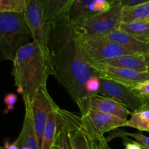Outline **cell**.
Listing matches in <instances>:
<instances>
[{
    "label": "cell",
    "instance_id": "32",
    "mask_svg": "<svg viewBox=\"0 0 149 149\" xmlns=\"http://www.w3.org/2000/svg\"><path fill=\"white\" fill-rule=\"evenodd\" d=\"M144 57H145V61L146 64V67H147V72H149V50L147 51L146 52L143 53Z\"/></svg>",
    "mask_w": 149,
    "mask_h": 149
},
{
    "label": "cell",
    "instance_id": "33",
    "mask_svg": "<svg viewBox=\"0 0 149 149\" xmlns=\"http://www.w3.org/2000/svg\"><path fill=\"white\" fill-rule=\"evenodd\" d=\"M146 20H148V21H149V15L148 16V17L146 18Z\"/></svg>",
    "mask_w": 149,
    "mask_h": 149
},
{
    "label": "cell",
    "instance_id": "26",
    "mask_svg": "<svg viewBox=\"0 0 149 149\" xmlns=\"http://www.w3.org/2000/svg\"><path fill=\"white\" fill-rule=\"evenodd\" d=\"M132 89L142 97H147L149 96V80L138 83L134 87H132Z\"/></svg>",
    "mask_w": 149,
    "mask_h": 149
},
{
    "label": "cell",
    "instance_id": "10",
    "mask_svg": "<svg viewBox=\"0 0 149 149\" xmlns=\"http://www.w3.org/2000/svg\"><path fill=\"white\" fill-rule=\"evenodd\" d=\"M55 104L48 93L47 87L41 89L33 102H31L33 125L40 149L42 148V137L48 114Z\"/></svg>",
    "mask_w": 149,
    "mask_h": 149
},
{
    "label": "cell",
    "instance_id": "30",
    "mask_svg": "<svg viewBox=\"0 0 149 149\" xmlns=\"http://www.w3.org/2000/svg\"><path fill=\"white\" fill-rule=\"evenodd\" d=\"M52 149H63L62 148V145H61V140L60 134L58 133V130H57V134H56V138H55V143H54L53 146H52Z\"/></svg>",
    "mask_w": 149,
    "mask_h": 149
},
{
    "label": "cell",
    "instance_id": "29",
    "mask_svg": "<svg viewBox=\"0 0 149 149\" xmlns=\"http://www.w3.org/2000/svg\"><path fill=\"white\" fill-rule=\"evenodd\" d=\"M119 1L123 7H127V6L138 5V4L148 1L149 0H119Z\"/></svg>",
    "mask_w": 149,
    "mask_h": 149
},
{
    "label": "cell",
    "instance_id": "37",
    "mask_svg": "<svg viewBox=\"0 0 149 149\" xmlns=\"http://www.w3.org/2000/svg\"><path fill=\"white\" fill-rule=\"evenodd\" d=\"M143 148V149H147V148Z\"/></svg>",
    "mask_w": 149,
    "mask_h": 149
},
{
    "label": "cell",
    "instance_id": "13",
    "mask_svg": "<svg viewBox=\"0 0 149 149\" xmlns=\"http://www.w3.org/2000/svg\"><path fill=\"white\" fill-rule=\"evenodd\" d=\"M71 131L74 149H94L91 138L86 131L81 115L61 109Z\"/></svg>",
    "mask_w": 149,
    "mask_h": 149
},
{
    "label": "cell",
    "instance_id": "23",
    "mask_svg": "<svg viewBox=\"0 0 149 149\" xmlns=\"http://www.w3.org/2000/svg\"><path fill=\"white\" fill-rule=\"evenodd\" d=\"M123 136L132 137V138L135 139V141L138 142L143 148L149 149V137L144 135V134H143L142 133H130L124 131V130L116 129V130L115 129V131L111 133V136H109V137H108V139H106V140L109 142V140H112V139L114 138V137H123Z\"/></svg>",
    "mask_w": 149,
    "mask_h": 149
},
{
    "label": "cell",
    "instance_id": "22",
    "mask_svg": "<svg viewBox=\"0 0 149 149\" xmlns=\"http://www.w3.org/2000/svg\"><path fill=\"white\" fill-rule=\"evenodd\" d=\"M27 0H0V13H24Z\"/></svg>",
    "mask_w": 149,
    "mask_h": 149
},
{
    "label": "cell",
    "instance_id": "36",
    "mask_svg": "<svg viewBox=\"0 0 149 149\" xmlns=\"http://www.w3.org/2000/svg\"><path fill=\"white\" fill-rule=\"evenodd\" d=\"M146 131H149V127L146 129Z\"/></svg>",
    "mask_w": 149,
    "mask_h": 149
},
{
    "label": "cell",
    "instance_id": "31",
    "mask_svg": "<svg viewBox=\"0 0 149 149\" xmlns=\"http://www.w3.org/2000/svg\"><path fill=\"white\" fill-rule=\"evenodd\" d=\"M0 149H18L17 148V144H16L15 141L14 142V143H13L12 144H8V143H7V144L5 145L4 146H3V147H0Z\"/></svg>",
    "mask_w": 149,
    "mask_h": 149
},
{
    "label": "cell",
    "instance_id": "21",
    "mask_svg": "<svg viewBox=\"0 0 149 149\" xmlns=\"http://www.w3.org/2000/svg\"><path fill=\"white\" fill-rule=\"evenodd\" d=\"M149 15V1L135 6L123 7L122 22L136 20H146Z\"/></svg>",
    "mask_w": 149,
    "mask_h": 149
},
{
    "label": "cell",
    "instance_id": "18",
    "mask_svg": "<svg viewBox=\"0 0 149 149\" xmlns=\"http://www.w3.org/2000/svg\"><path fill=\"white\" fill-rule=\"evenodd\" d=\"M119 29L127 32L138 40L149 45V21L136 20L122 22Z\"/></svg>",
    "mask_w": 149,
    "mask_h": 149
},
{
    "label": "cell",
    "instance_id": "35",
    "mask_svg": "<svg viewBox=\"0 0 149 149\" xmlns=\"http://www.w3.org/2000/svg\"><path fill=\"white\" fill-rule=\"evenodd\" d=\"M145 100H146V102H148V103H149V99H145Z\"/></svg>",
    "mask_w": 149,
    "mask_h": 149
},
{
    "label": "cell",
    "instance_id": "4",
    "mask_svg": "<svg viewBox=\"0 0 149 149\" xmlns=\"http://www.w3.org/2000/svg\"><path fill=\"white\" fill-rule=\"evenodd\" d=\"M76 40L90 65L135 53L106 37L105 35H79Z\"/></svg>",
    "mask_w": 149,
    "mask_h": 149
},
{
    "label": "cell",
    "instance_id": "28",
    "mask_svg": "<svg viewBox=\"0 0 149 149\" xmlns=\"http://www.w3.org/2000/svg\"><path fill=\"white\" fill-rule=\"evenodd\" d=\"M17 96L14 94V93H8L7 95H6V96L4 97V102H5L6 105L7 107V109L9 110H13L14 108V105L16 103V102H17Z\"/></svg>",
    "mask_w": 149,
    "mask_h": 149
},
{
    "label": "cell",
    "instance_id": "38",
    "mask_svg": "<svg viewBox=\"0 0 149 149\" xmlns=\"http://www.w3.org/2000/svg\"><path fill=\"white\" fill-rule=\"evenodd\" d=\"M0 147H1V146H0Z\"/></svg>",
    "mask_w": 149,
    "mask_h": 149
},
{
    "label": "cell",
    "instance_id": "14",
    "mask_svg": "<svg viewBox=\"0 0 149 149\" xmlns=\"http://www.w3.org/2000/svg\"><path fill=\"white\" fill-rule=\"evenodd\" d=\"M24 101L25 116L21 131L15 143L18 149H40L35 131L31 102Z\"/></svg>",
    "mask_w": 149,
    "mask_h": 149
},
{
    "label": "cell",
    "instance_id": "15",
    "mask_svg": "<svg viewBox=\"0 0 149 149\" xmlns=\"http://www.w3.org/2000/svg\"><path fill=\"white\" fill-rule=\"evenodd\" d=\"M75 0H42L44 13L50 25L67 17Z\"/></svg>",
    "mask_w": 149,
    "mask_h": 149
},
{
    "label": "cell",
    "instance_id": "3",
    "mask_svg": "<svg viewBox=\"0 0 149 149\" xmlns=\"http://www.w3.org/2000/svg\"><path fill=\"white\" fill-rule=\"evenodd\" d=\"M31 37L23 13H0V58L13 61Z\"/></svg>",
    "mask_w": 149,
    "mask_h": 149
},
{
    "label": "cell",
    "instance_id": "27",
    "mask_svg": "<svg viewBox=\"0 0 149 149\" xmlns=\"http://www.w3.org/2000/svg\"><path fill=\"white\" fill-rule=\"evenodd\" d=\"M123 139V143L125 145V149H143L142 146L137 141L131 140L129 137L123 136L122 137Z\"/></svg>",
    "mask_w": 149,
    "mask_h": 149
},
{
    "label": "cell",
    "instance_id": "7",
    "mask_svg": "<svg viewBox=\"0 0 149 149\" xmlns=\"http://www.w3.org/2000/svg\"><path fill=\"white\" fill-rule=\"evenodd\" d=\"M99 94L116 99L131 112L138 110L146 102L143 97L133 90L132 87L105 78H100Z\"/></svg>",
    "mask_w": 149,
    "mask_h": 149
},
{
    "label": "cell",
    "instance_id": "8",
    "mask_svg": "<svg viewBox=\"0 0 149 149\" xmlns=\"http://www.w3.org/2000/svg\"><path fill=\"white\" fill-rule=\"evenodd\" d=\"M81 117L84 128L87 131L100 135H104L105 133L119 127H126L127 121L116 115L92 108H88L81 113Z\"/></svg>",
    "mask_w": 149,
    "mask_h": 149
},
{
    "label": "cell",
    "instance_id": "34",
    "mask_svg": "<svg viewBox=\"0 0 149 149\" xmlns=\"http://www.w3.org/2000/svg\"><path fill=\"white\" fill-rule=\"evenodd\" d=\"M144 99H149V96H147V97H145Z\"/></svg>",
    "mask_w": 149,
    "mask_h": 149
},
{
    "label": "cell",
    "instance_id": "6",
    "mask_svg": "<svg viewBox=\"0 0 149 149\" xmlns=\"http://www.w3.org/2000/svg\"><path fill=\"white\" fill-rule=\"evenodd\" d=\"M23 14L33 41L49 49L52 25L45 18L42 0H27Z\"/></svg>",
    "mask_w": 149,
    "mask_h": 149
},
{
    "label": "cell",
    "instance_id": "5",
    "mask_svg": "<svg viewBox=\"0 0 149 149\" xmlns=\"http://www.w3.org/2000/svg\"><path fill=\"white\" fill-rule=\"evenodd\" d=\"M122 8L123 6L116 0L108 11L71 23L73 28L79 35H106L119 29Z\"/></svg>",
    "mask_w": 149,
    "mask_h": 149
},
{
    "label": "cell",
    "instance_id": "12",
    "mask_svg": "<svg viewBox=\"0 0 149 149\" xmlns=\"http://www.w3.org/2000/svg\"><path fill=\"white\" fill-rule=\"evenodd\" d=\"M116 0H75L68 14L71 23L110 10Z\"/></svg>",
    "mask_w": 149,
    "mask_h": 149
},
{
    "label": "cell",
    "instance_id": "25",
    "mask_svg": "<svg viewBox=\"0 0 149 149\" xmlns=\"http://www.w3.org/2000/svg\"><path fill=\"white\" fill-rule=\"evenodd\" d=\"M100 89V77L98 76L92 77L86 84V91L88 96L94 94H99Z\"/></svg>",
    "mask_w": 149,
    "mask_h": 149
},
{
    "label": "cell",
    "instance_id": "1",
    "mask_svg": "<svg viewBox=\"0 0 149 149\" xmlns=\"http://www.w3.org/2000/svg\"><path fill=\"white\" fill-rule=\"evenodd\" d=\"M49 51L53 76L79 106L88 97L86 91L88 80L98 75L80 50L68 16L52 24Z\"/></svg>",
    "mask_w": 149,
    "mask_h": 149
},
{
    "label": "cell",
    "instance_id": "19",
    "mask_svg": "<svg viewBox=\"0 0 149 149\" xmlns=\"http://www.w3.org/2000/svg\"><path fill=\"white\" fill-rule=\"evenodd\" d=\"M58 105L55 104L48 114L47 120L44 130L41 149H52L57 134V112Z\"/></svg>",
    "mask_w": 149,
    "mask_h": 149
},
{
    "label": "cell",
    "instance_id": "2",
    "mask_svg": "<svg viewBox=\"0 0 149 149\" xmlns=\"http://www.w3.org/2000/svg\"><path fill=\"white\" fill-rule=\"evenodd\" d=\"M12 75L17 91L23 100L32 102L47 82L54 74L53 66L49 49L34 41L22 47L13 60Z\"/></svg>",
    "mask_w": 149,
    "mask_h": 149
},
{
    "label": "cell",
    "instance_id": "9",
    "mask_svg": "<svg viewBox=\"0 0 149 149\" xmlns=\"http://www.w3.org/2000/svg\"><path fill=\"white\" fill-rule=\"evenodd\" d=\"M90 66L95 70L100 78L113 80L130 87H134L141 82L149 80L148 72H140L130 69L111 67L100 63H95Z\"/></svg>",
    "mask_w": 149,
    "mask_h": 149
},
{
    "label": "cell",
    "instance_id": "11",
    "mask_svg": "<svg viewBox=\"0 0 149 149\" xmlns=\"http://www.w3.org/2000/svg\"><path fill=\"white\" fill-rule=\"evenodd\" d=\"M80 112L82 113L88 108L112 114L123 119L127 120L131 115V111L113 98L101 94H94L86 98L78 106Z\"/></svg>",
    "mask_w": 149,
    "mask_h": 149
},
{
    "label": "cell",
    "instance_id": "16",
    "mask_svg": "<svg viewBox=\"0 0 149 149\" xmlns=\"http://www.w3.org/2000/svg\"><path fill=\"white\" fill-rule=\"evenodd\" d=\"M100 64L111 67L130 69L140 72H147L143 53H132L121 56L117 58L100 61Z\"/></svg>",
    "mask_w": 149,
    "mask_h": 149
},
{
    "label": "cell",
    "instance_id": "24",
    "mask_svg": "<svg viewBox=\"0 0 149 149\" xmlns=\"http://www.w3.org/2000/svg\"><path fill=\"white\" fill-rule=\"evenodd\" d=\"M86 131L91 138L93 142L94 149H112L110 146L108 145V141L106 140L104 135H100V134H95L90 131H87L85 129Z\"/></svg>",
    "mask_w": 149,
    "mask_h": 149
},
{
    "label": "cell",
    "instance_id": "17",
    "mask_svg": "<svg viewBox=\"0 0 149 149\" xmlns=\"http://www.w3.org/2000/svg\"><path fill=\"white\" fill-rule=\"evenodd\" d=\"M105 36L135 53H144L149 50L148 44L138 40L120 29L112 31Z\"/></svg>",
    "mask_w": 149,
    "mask_h": 149
},
{
    "label": "cell",
    "instance_id": "20",
    "mask_svg": "<svg viewBox=\"0 0 149 149\" xmlns=\"http://www.w3.org/2000/svg\"><path fill=\"white\" fill-rule=\"evenodd\" d=\"M126 127L141 131H146L149 127V103L146 102L138 110L131 112L130 118L127 121Z\"/></svg>",
    "mask_w": 149,
    "mask_h": 149
}]
</instances>
